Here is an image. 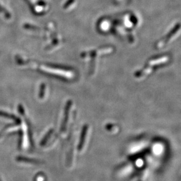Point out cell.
I'll return each instance as SVG.
<instances>
[{
    "mask_svg": "<svg viewBox=\"0 0 181 181\" xmlns=\"http://www.w3.org/2000/svg\"><path fill=\"white\" fill-rule=\"evenodd\" d=\"M72 105V101H69L67 103V104L66 106L65 107V111H64V119L62 124V126H61V131H64L66 128V124H67V119L69 117V111L70 109V107Z\"/></svg>",
    "mask_w": 181,
    "mask_h": 181,
    "instance_id": "cell-1",
    "label": "cell"
},
{
    "mask_svg": "<svg viewBox=\"0 0 181 181\" xmlns=\"http://www.w3.org/2000/svg\"><path fill=\"white\" fill-rule=\"evenodd\" d=\"M88 127H87V125H86L82 130L81 136H80V140L79 147H78V149L79 151L82 150V147H83V145L85 141V139H86V133L88 131Z\"/></svg>",
    "mask_w": 181,
    "mask_h": 181,
    "instance_id": "cell-2",
    "label": "cell"
},
{
    "mask_svg": "<svg viewBox=\"0 0 181 181\" xmlns=\"http://www.w3.org/2000/svg\"><path fill=\"white\" fill-rule=\"evenodd\" d=\"M0 116L5 117H7V118H8V119H13L15 121L17 124H20L21 122L20 119L19 118H18L17 117H16L15 116L11 114H9V113H5L4 111H0Z\"/></svg>",
    "mask_w": 181,
    "mask_h": 181,
    "instance_id": "cell-3",
    "label": "cell"
},
{
    "mask_svg": "<svg viewBox=\"0 0 181 181\" xmlns=\"http://www.w3.org/2000/svg\"><path fill=\"white\" fill-rule=\"evenodd\" d=\"M18 161H22V162H28L30 164H39V161L34 159H30L28 158H26V157H24V156H18L17 157L16 159Z\"/></svg>",
    "mask_w": 181,
    "mask_h": 181,
    "instance_id": "cell-4",
    "label": "cell"
},
{
    "mask_svg": "<svg viewBox=\"0 0 181 181\" xmlns=\"http://www.w3.org/2000/svg\"><path fill=\"white\" fill-rule=\"evenodd\" d=\"M52 132H53V129H51V130L47 132V134L45 135V137L43 138L41 142L40 143V145H41V146H43L46 143V142L48 141L49 138L50 137L51 135L52 134Z\"/></svg>",
    "mask_w": 181,
    "mask_h": 181,
    "instance_id": "cell-5",
    "label": "cell"
},
{
    "mask_svg": "<svg viewBox=\"0 0 181 181\" xmlns=\"http://www.w3.org/2000/svg\"><path fill=\"white\" fill-rule=\"evenodd\" d=\"M46 89V86L45 84H42L41 87H40V91H39V97L40 98H43L45 95V91Z\"/></svg>",
    "mask_w": 181,
    "mask_h": 181,
    "instance_id": "cell-6",
    "label": "cell"
},
{
    "mask_svg": "<svg viewBox=\"0 0 181 181\" xmlns=\"http://www.w3.org/2000/svg\"><path fill=\"white\" fill-rule=\"evenodd\" d=\"M18 110H19V112L21 114H22V115H24V109L23 108V106L21 104H20L18 106Z\"/></svg>",
    "mask_w": 181,
    "mask_h": 181,
    "instance_id": "cell-7",
    "label": "cell"
}]
</instances>
